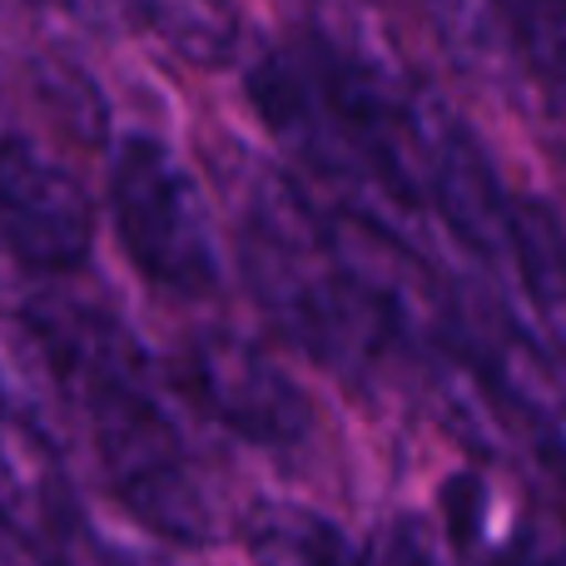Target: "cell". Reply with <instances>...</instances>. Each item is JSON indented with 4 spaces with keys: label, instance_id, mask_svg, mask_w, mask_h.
I'll return each mask as SVG.
<instances>
[{
    "label": "cell",
    "instance_id": "1",
    "mask_svg": "<svg viewBox=\"0 0 566 566\" xmlns=\"http://www.w3.org/2000/svg\"><path fill=\"white\" fill-rule=\"evenodd\" d=\"M239 264L269 323L338 378H368L398 343L382 313L343 274L328 209L274 169H254L239 199Z\"/></svg>",
    "mask_w": 566,
    "mask_h": 566
},
{
    "label": "cell",
    "instance_id": "2",
    "mask_svg": "<svg viewBox=\"0 0 566 566\" xmlns=\"http://www.w3.org/2000/svg\"><path fill=\"white\" fill-rule=\"evenodd\" d=\"M65 398L85 418L95 468L105 478L109 497L139 527L155 532V537L185 542V547L214 537V507H209L205 478H199L175 418L159 402L149 358L90 373Z\"/></svg>",
    "mask_w": 566,
    "mask_h": 566
},
{
    "label": "cell",
    "instance_id": "3",
    "mask_svg": "<svg viewBox=\"0 0 566 566\" xmlns=\"http://www.w3.org/2000/svg\"><path fill=\"white\" fill-rule=\"evenodd\" d=\"M109 214L129 264L155 289L199 298L219 289V239L199 179L155 135H125L109 155Z\"/></svg>",
    "mask_w": 566,
    "mask_h": 566
},
{
    "label": "cell",
    "instance_id": "4",
    "mask_svg": "<svg viewBox=\"0 0 566 566\" xmlns=\"http://www.w3.org/2000/svg\"><path fill=\"white\" fill-rule=\"evenodd\" d=\"M169 382L214 428L254 448H298L313 432V402L279 358L234 328H199L169 358Z\"/></svg>",
    "mask_w": 566,
    "mask_h": 566
},
{
    "label": "cell",
    "instance_id": "5",
    "mask_svg": "<svg viewBox=\"0 0 566 566\" xmlns=\"http://www.w3.org/2000/svg\"><path fill=\"white\" fill-rule=\"evenodd\" d=\"M412 129H418V185L428 209L468 254L502 269L512 249L517 199L502 189V175L482 149L478 129L428 85L418 90Z\"/></svg>",
    "mask_w": 566,
    "mask_h": 566
},
{
    "label": "cell",
    "instance_id": "6",
    "mask_svg": "<svg viewBox=\"0 0 566 566\" xmlns=\"http://www.w3.org/2000/svg\"><path fill=\"white\" fill-rule=\"evenodd\" d=\"M0 224L10 259L35 274H75L95 244V205L75 169L20 129L0 149Z\"/></svg>",
    "mask_w": 566,
    "mask_h": 566
},
{
    "label": "cell",
    "instance_id": "7",
    "mask_svg": "<svg viewBox=\"0 0 566 566\" xmlns=\"http://www.w3.org/2000/svg\"><path fill=\"white\" fill-rule=\"evenodd\" d=\"M502 274L522 298L527 338L542 343L557 363H566V229L552 205L517 199L512 249Z\"/></svg>",
    "mask_w": 566,
    "mask_h": 566
},
{
    "label": "cell",
    "instance_id": "8",
    "mask_svg": "<svg viewBox=\"0 0 566 566\" xmlns=\"http://www.w3.org/2000/svg\"><path fill=\"white\" fill-rule=\"evenodd\" d=\"M442 512H448L452 547L472 566H566V547L557 542V532L507 507L482 472L452 478Z\"/></svg>",
    "mask_w": 566,
    "mask_h": 566
},
{
    "label": "cell",
    "instance_id": "9",
    "mask_svg": "<svg viewBox=\"0 0 566 566\" xmlns=\"http://www.w3.org/2000/svg\"><path fill=\"white\" fill-rule=\"evenodd\" d=\"M249 566H368L338 522L298 502H254L239 522Z\"/></svg>",
    "mask_w": 566,
    "mask_h": 566
},
{
    "label": "cell",
    "instance_id": "10",
    "mask_svg": "<svg viewBox=\"0 0 566 566\" xmlns=\"http://www.w3.org/2000/svg\"><path fill=\"white\" fill-rule=\"evenodd\" d=\"M139 20L205 70H229L244 50V10L234 0H139Z\"/></svg>",
    "mask_w": 566,
    "mask_h": 566
},
{
    "label": "cell",
    "instance_id": "11",
    "mask_svg": "<svg viewBox=\"0 0 566 566\" xmlns=\"http://www.w3.org/2000/svg\"><path fill=\"white\" fill-rule=\"evenodd\" d=\"M428 10L438 40L448 45V55L458 60L462 70L482 80H507L522 75L517 45H512L507 15H502V0H418Z\"/></svg>",
    "mask_w": 566,
    "mask_h": 566
},
{
    "label": "cell",
    "instance_id": "12",
    "mask_svg": "<svg viewBox=\"0 0 566 566\" xmlns=\"http://www.w3.org/2000/svg\"><path fill=\"white\" fill-rule=\"evenodd\" d=\"M522 75L542 90L547 109L566 119V0H502Z\"/></svg>",
    "mask_w": 566,
    "mask_h": 566
},
{
    "label": "cell",
    "instance_id": "13",
    "mask_svg": "<svg viewBox=\"0 0 566 566\" xmlns=\"http://www.w3.org/2000/svg\"><path fill=\"white\" fill-rule=\"evenodd\" d=\"M30 85H35V99L50 109L60 129H65L75 145L99 149L109 139V109L99 85L65 55H35L30 60Z\"/></svg>",
    "mask_w": 566,
    "mask_h": 566
},
{
    "label": "cell",
    "instance_id": "14",
    "mask_svg": "<svg viewBox=\"0 0 566 566\" xmlns=\"http://www.w3.org/2000/svg\"><path fill=\"white\" fill-rule=\"evenodd\" d=\"M368 566H442V557H438L428 532H422L412 517H402V522H388V527L373 537Z\"/></svg>",
    "mask_w": 566,
    "mask_h": 566
},
{
    "label": "cell",
    "instance_id": "15",
    "mask_svg": "<svg viewBox=\"0 0 566 566\" xmlns=\"http://www.w3.org/2000/svg\"><path fill=\"white\" fill-rule=\"evenodd\" d=\"M35 6L55 10L70 25H85V30H95V35H115V30L139 20V0H35Z\"/></svg>",
    "mask_w": 566,
    "mask_h": 566
},
{
    "label": "cell",
    "instance_id": "16",
    "mask_svg": "<svg viewBox=\"0 0 566 566\" xmlns=\"http://www.w3.org/2000/svg\"><path fill=\"white\" fill-rule=\"evenodd\" d=\"M6 566H60V557H55V547H45V542L25 537V532H10Z\"/></svg>",
    "mask_w": 566,
    "mask_h": 566
},
{
    "label": "cell",
    "instance_id": "17",
    "mask_svg": "<svg viewBox=\"0 0 566 566\" xmlns=\"http://www.w3.org/2000/svg\"><path fill=\"white\" fill-rule=\"evenodd\" d=\"M105 566H165V562H149L139 552H105Z\"/></svg>",
    "mask_w": 566,
    "mask_h": 566
},
{
    "label": "cell",
    "instance_id": "18",
    "mask_svg": "<svg viewBox=\"0 0 566 566\" xmlns=\"http://www.w3.org/2000/svg\"><path fill=\"white\" fill-rule=\"evenodd\" d=\"M562 135H566V119H562Z\"/></svg>",
    "mask_w": 566,
    "mask_h": 566
}]
</instances>
